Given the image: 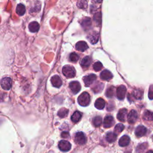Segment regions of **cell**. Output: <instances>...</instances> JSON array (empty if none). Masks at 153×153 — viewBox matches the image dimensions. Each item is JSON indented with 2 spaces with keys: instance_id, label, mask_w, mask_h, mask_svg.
<instances>
[{
  "instance_id": "1",
  "label": "cell",
  "mask_w": 153,
  "mask_h": 153,
  "mask_svg": "<svg viewBox=\"0 0 153 153\" xmlns=\"http://www.w3.org/2000/svg\"><path fill=\"white\" fill-rule=\"evenodd\" d=\"M78 104L83 107H86L89 105L90 102V96L87 92H83L78 98Z\"/></svg>"
},
{
  "instance_id": "2",
  "label": "cell",
  "mask_w": 153,
  "mask_h": 153,
  "mask_svg": "<svg viewBox=\"0 0 153 153\" xmlns=\"http://www.w3.org/2000/svg\"><path fill=\"white\" fill-rule=\"evenodd\" d=\"M63 74L68 78H73L75 76L76 72L75 68L70 65H66L62 69Z\"/></svg>"
},
{
  "instance_id": "3",
  "label": "cell",
  "mask_w": 153,
  "mask_h": 153,
  "mask_svg": "<svg viewBox=\"0 0 153 153\" xmlns=\"http://www.w3.org/2000/svg\"><path fill=\"white\" fill-rule=\"evenodd\" d=\"M1 86L6 90H9L12 86V80L9 77H5L1 80Z\"/></svg>"
},
{
  "instance_id": "4",
  "label": "cell",
  "mask_w": 153,
  "mask_h": 153,
  "mask_svg": "<svg viewBox=\"0 0 153 153\" xmlns=\"http://www.w3.org/2000/svg\"><path fill=\"white\" fill-rule=\"evenodd\" d=\"M86 137L83 132H78L75 135V142L79 145H83L86 142Z\"/></svg>"
},
{
  "instance_id": "5",
  "label": "cell",
  "mask_w": 153,
  "mask_h": 153,
  "mask_svg": "<svg viewBox=\"0 0 153 153\" xmlns=\"http://www.w3.org/2000/svg\"><path fill=\"white\" fill-rule=\"evenodd\" d=\"M59 148L63 152H67L70 150L71 148V143L65 140H62L59 143Z\"/></svg>"
},
{
  "instance_id": "6",
  "label": "cell",
  "mask_w": 153,
  "mask_h": 153,
  "mask_svg": "<svg viewBox=\"0 0 153 153\" xmlns=\"http://www.w3.org/2000/svg\"><path fill=\"white\" fill-rule=\"evenodd\" d=\"M126 93V88L124 86H120L117 89V97L120 100H123Z\"/></svg>"
},
{
  "instance_id": "7",
  "label": "cell",
  "mask_w": 153,
  "mask_h": 153,
  "mask_svg": "<svg viewBox=\"0 0 153 153\" xmlns=\"http://www.w3.org/2000/svg\"><path fill=\"white\" fill-rule=\"evenodd\" d=\"M96 78H97L96 75L95 74H92L86 76L83 78L85 86L86 87L90 86L96 80Z\"/></svg>"
},
{
  "instance_id": "8",
  "label": "cell",
  "mask_w": 153,
  "mask_h": 153,
  "mask_svg": "<svg viewBox=\"0 0 153 153\" xmlns=\"http://www.w3.org/2000/svg\"><path fill=\"white\" fill-rule=\"evenodd\" d=\"M70 88L74 94H77L81 90V85L78 81H72L70 84Z\"/></svg>"
},
{
  "instance_id": "9",
  "label": "cell",
  "mask_w": 153,
  "mask_h": 153,
  "mask_svg": "<svg viewBox=\"0 0 153 153\" xmlns=\"http://www.w3.org/2000/svg\"><path fill=\"white\" fill-rule=\"evenodd\" d=\"M138 119V113L135 110H132L127 116V121L130 124L135 123Z\"/></svg>"
},
{
  "instance_id": "10",
  "label": "cell",
  "mask_w": 153,
  "mask_h": 153,
  "mask_svg": "<svg viewBox=\"0 0 153 153\" xmlns=\"http://www.w3.org/2000/svg\"><path fill=\"white\" fill-rule=\"evenodd\" d=\"M114 123V118L111 116H108L105 117L103 122L104 127L109 128L111 127Z\"/></svg>"
},
{
  "instance_id": "11",
  "label": "cell",
  "mask_w": 153,
  "mask_h": 153,
  "mask_svg": "<svg viewBox=\"0 0 153 153\" xmlns=\"http://www.w3.org/2000/svg\"><path fill=\"white\" fill-rule=\"evenodd\" d=\"M51 83L54 87L57 88H59L62 84V80L58 75H54L51 78Z\"/></svg>"
},
{
  "instance_id": "12",
  "label": "cell",
  "mask_w": 153,
  "mask_h": 153,
  "mask_svg": "<svg viewBox=\"0 0 153 153\" xmlns=\"http://www.w3.org/2000/svg\"><path fill=\"white\" fill-rule=\"evenodd\" d=\"M100 78L103 80L108 81L113 78V74L111 72L108 70H104L102 72L100 73Z\"/></svg>"
},
{
  "instance_id": "13",
  "label": "cell",
  "mask_w": 153,
  "mask_h": 153,
  "mask_svg": "<svg viewBox=\"0 0 153 153\" xmlns=\"http://www.w3.org/2000/svg\"><path fill=\"white\" fill-rule=\"evenodd\" d=\"M146 128L143 126H139L135 130V135L138 137H142L144 136L146 133Z\"/></svg>"
},
{
  "instance_id": "14",
  "label": "cell",
  "mask_w": 153,
  "mask_h": 153,
  "mask_svg": "<svg viewBox=\"0 0 153 153\" xmlns=\"http://www.w3.org/2000/svg\"><path fill=\"white\" fill-rule=\"evenodd\" d=\"M127 110L126 108L121 109L117 114L118 120L120 122H125L126 118L127 117Z\"/></svg>"
},
{
  "instance_id": "15",
  "label": "cell",
  "mask_w": 153,
  "mask_h": 153,
  "mask_svg": "<svg viewBox=\"0 0 153 153\" xmlns=\"http://www.w3.org/2000/svg\"><path fill=\"white\" fill-rule=\"evenodd\" d=\"M76 49L80 52H84L88 48V45L84 41H79L75 45Z\"/></svg>"
},
{
  "instance_id": "16",
  "label": "cell",
  "mask_w": 153,
  "mask_h": 153,
  "mask_svg": "<svg viewBox=\"0 0 153 153\" xmlns=\"http://www.w3.org/2000/svg\"><path fill=\"white\" fill-rule=\"evenodd\" d=\"M94 105L97 109L102 110L105 106V102L103 99L99 98L96 100Z\"/></svg>"
},
{
  "instance_id": "17",
  "label": "cell",
  "mask_w": 153,
  "mask_h": 153,
  "mask_svg": "<svg viewBox=\"0 0 153 153\" xmlns=\"http://www.w3.org/2000/svg\"><path fill=\"white\" fill-rule=\"evenodd\" d=\"M28 28L31 32H37L40 29V25L37 22H32L29 24Z\"/></svg>"
},
{
  "instance_id": "18",
  "label": "cell",
  "mask_w": 153,
  "mask_h": 153,
  "mask_svg": "<svg viewBox=\"0 0 153 153\" xmlns=\"http://www.w3.org/2000/svg\"><path fill=\"white\" fill-rule=\"evenodd\" d=\"M88 38H89V40L90 42L92 44H94L98 41L99 34L96 32H92L90 34V35L89 36Z\"/></svg>"
},
{
  "instance_id": "19",
  "label": "cell",
  "mask_w": 153,
  "mask_h": 153,
  "mask_svg": "<svg viewBox=\"0 0 153 153\" xmlns=\"http://www.w3.org/2000/svg\"><path fill=\"white\" fill-rule=\"evenodd\" d=\"M129 142H130V138L126 135H124L119 140V145L121 146H126L129 145Z\"/></svg>"
},
{
  "instance_id": "20",
  "label": "cell",
  "mask_w": 153,
  "mask_h": 153,
  "mask_svg": "<svg viewBox=\"0 0 153 153\" xmlns=\"http://www.w3.org/2000/svg\"><path fill=\"white\" fill-rule=\"evenodd\" d=\"M117 137V135L116 133H113V132H110V133H107V135L106 136V139L108 142L112 143L116 141Z\"/></svg>"
},
{
  "instance_id": "21",
  "label": "cell",
  "mask_w": 153,
  "mask_h": 153,
  "mask_svg": "<svg viewBox=\"0 0 153 153\" xmlns=\"http://www.w3.org/2000/svg\"><path fill=\"white\" fill-rule=\"evenodd\" d=\"M16 11L18 15L23 16L25 15V13L26 12V8H25V6L23 5L22 4H19L17 6Z\"/></svg>"
},
{
  "instance_id": "22",
  "label": "cell",
  "mask_w": 153,
  "mask_h": 153,
  "mask_svg": "<svg viewBox=\"0 0 153 153\" xmlns=\"http://www.w3.org/2000/svg\"><path fill=\"white\" fill-rule=\"evenodd\" d=\"M92 62V59L89 56H86L85 58H84L81 62V65L83 67H85V68H87L90 66V64Z\"/></svg>"
},
{
  "instance_id": "23",
  "label": "cell",
  "mask_w": 153,
  "mask_h": 153,
  "mask_svg": "<svg viewBox=\"0 0 153 153\" xmlns=\"http://www.w3.org/2000/svg\"><path fill=\"white\" fill-rule=\"evenodd\" d=\"M82 114L79 111H75L71 116V120L74 123H77L81 119Z\"/></svg>"
},
{
  "instance_id": "24",
  "label": "cell",
  "mask_w": 153,
  "mask_h": 153,
  "mask_svg": "<svg viewBox=\"0 0 153 153\" xmlns=\"http://www.w3.org/2000/svg\"><path fill=\"white\" fill-rule=\"evenodd\" d=\"M91 25H92L91 20L90 18H88L84 19L83 22H81V25L85 29L89 28L90 26H91Z\"/></svg>"
},
{
  "instance_id": "25",
  "label": "cell",
  "mask_w": 153,
  "mask_h": 153,
  "mask_svg": "<svg viewBox=\"0 0 153 153\" xmlns=\"http://www.w3.org/2000/svg\"><path fill=\"white\" fill-rule=\"evenodd\" d=\"M143 91L139 89H135L133 92V96L136 99H141L142 98Z\"/></svg>"
},
{
  "instance_id": "26",
  "label": "cell",
  "mask_w": 153,
  "mask_h": 153,
  "mask_svg": "<svg viewBox=\"0 0 153 153\" xmlns=\"http://www.w3.org/2000/svg\"><path fill=\"white\" fill-rule=\"evenodd\" d=\"M143 117L145 120L153 121V112L146 111L143 114Z\"/></svg>"
},
{
  "instance_id": "27",
  "label": "cell",
  "mask_w": 153,
  "mask_h": 153,
  "mask_svg": "<svg viewBox=\"0 0 153 153\" xmlns=\"http://www.w3.org/2000/svg\"><path fill=\"white\" fill-rule=\"evenodd\" d=\"M87 2L86 0H78L77 3V6L80 9H86L87 7Z\"/></svg>"
},
{
  "instance_id": "28",
  "label": "cell",
  "mask_w": 153,
  "mask_h": 153,
  "mask_svg": "<svg viewBox=\"0 0 153 153\" xmlns=\"http://www.w3.org/2000/svg\"><path fill=\"white\" fill-rule=\"evenodd\" d=\"M68 110L65 108H61L59 111H58V115L59 117H60L61 118H64L68 114Z\"/></svg>"
},
{
  "instance_id": "29",
  "label": "cell",
  "mask_w": 153,
  "mask_h": 153,
  "mask_svg": "<svg viewBox=\"0 0 153 153\" xmlns=\"http://www.w3.org/2000/svg\"><path fill=\"white\" fill-rule=\"evenodd\" d=\"M93 122V124L94 125V126L99 127L101 125L102 123V119L101 117H100V116H97L94 118Z\"/></svg>"
},
{
  "instance_id": "30",
  "label": "cell",
  "mask_w": 153,
  "mask_h": 153,
  "mask_svg": "<svg viewBox=\"0 0 153 153\" xmlns=\"http://www.w3.org/2000/svg\"><path fill=\"white\" fill-rule=\"evenodd\" d=\"M106 96L108 97H113L114 94V88L113 87H110L106 91Z\"/></svg>"
},
{
  "instance_id": "31",
  "label": "cell",
  "mask_w": 153,
  "mask_h": 153,
  "mask_svg": "<svg viewBox=\"0 0 153 153\" xmlns=\"http://www.w3.org/2000/svg\"><path fill=\"white\" fill-rule=\"evenodd\" d=\"M124 128V125H123V124H122V123L118 124H117V125L116 126V127H115L114 132H115V133H116V134L120 133H121V132L123 130Z\"/></svg>"
},
{
  "instance_id": "32",
  "label": "cell",
  "mask_w": 153,
  "mask_h": 153,
  "mask_svg": "<svg viewBox=\"0 0 153 153\" xmlns=\"http://www.w3.org/2000/svg\"><path fill=\"white\" fill-rule=\"evenodd\" d=\"M102 68V64L100 62H96L93 65V69L96 71H99Z\"/></svg>"
},
{
  "instance_id": "33",
  "label": "cell",
  "mask_w": 153,
  "mask_h": 153,
  "mask_svg": "<svg viewBox=\"0 0 153 153\" xmlns=\"http://www.w3.org/2000/svg\"><path fill=\"white\" fill-rule=\"evenodd\" d=\"M78 56L77 54H76L75 53H71L70 56V59L71 62H77L78 60Z\"/></svg>"
},
{
  "instance_id": "34",
  "label": "cell",
  "mask_w": 153,
  "mask_h": 153,
  "mask_svg": "<svg viewBox=\"0 0 153 153\" xmlns=\"http://www.w3.org/2000/svg\"><path fill=\"white\" fill-rule=\"evenodd\" d=\"M148 97L149 99H153V85L149 87L148 92Z\"/></svg>"
},
{
  "instance_id": "35",
  "label": "cell",
  "mask_w": 153,
  "mask_h": 153,
  "mask_svg": "<svg viewBox=\"0 0 153 153\" xmlns=\"http://www.w3.org/2000/svg\"><path fill=\"white\" fill-rule=\"evenodd\" d=\"M94 21H95L97 23H98V22H100V15L99 14V16H98V13L96 14V15L94 16Z\"/></svg>"
},
{
  "instance_id": "36",
  "label": "cell",
  "mask_w": 153,
  "mask_h": 153,
  "mask_svg": "<svg viewBox=\"0 0 153 153\" xmlns=\"http://www.w3.org/2000/svg\"><path fill=\"white\" fill-rule=\"evenodd\" d=\"M61 136L64 138H68L70 137V134L67 132H64L62 133Z\"/></svg>"
},
{
  "instance_id": "37",
  "label": "cell",
  "mask_w": 153,
  "mask_h": 153,
  "mask_svg": "<svg viewBox=\"0 0 153 153\" xmlns=\"http://www.w3.org/2000/svg\"><path fill=\"white\" fill-rule=\"evenodd\" d=\"M92 1L94 3H100L102 2V0H92Z\"/></svg>"
}]
</instances>
